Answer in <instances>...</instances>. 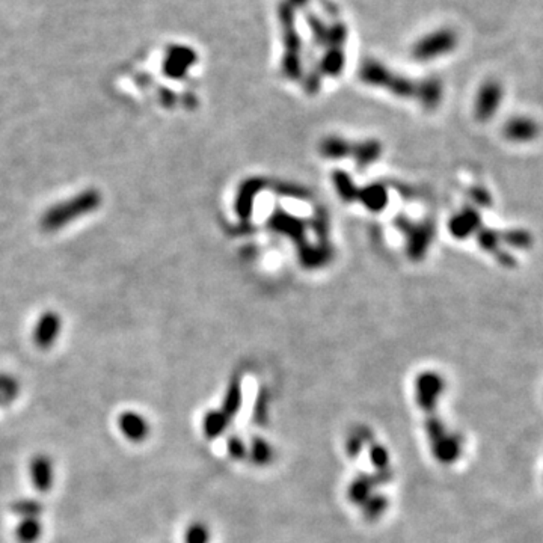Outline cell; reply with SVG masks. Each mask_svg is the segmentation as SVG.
<instances>
[{"label":"cell","mask_w":543,"mask_h":543,"mask_svg":"<svg viewBox=\"0 0 543 543\" xmlns=\"http://www.w3.org/2000/svg\"><path fill=\"white\" fill-rule=\"evenodd\" d=\"M504 134L513 142H530L539 136V125L531 118L514 116L504 125Z\"/></svg>","instance_id":"2"},{"label":"cell","mask_w":543,"mask_h":543,"mask_svg":"<svg viewBox=\"0 0 543 543\" xmlns=\"http://www.w3.org/2000/svg\"><path fill=\"white\" fill-rule=\"evenodd\" d=\"M503 102V88L496 80H489L480 88L477 102H475V112L480 120H489L494 116Z\"/></svg>","instance_id":"1"},{"label":"cell","mask_w":543,"mask_h":543,"mask_svg":"<svg viewBox=\"0 0 543 543\" xmlns=\"http://www.w3.org/2000/svg\"><path fill=\"white\" fill-rule=\"evenodd\" d=\"M478 225V216L474 212H466L464 214L457 216V219L452 222V233L457 237H465L471 231H473Z\"/></svg>","instance_id":"3"},{"label":"cell","mask_w":543,"mask_h":543,"mask_svg":"<svg viewBox=\"0 0 543 543\" xmlns=\"http://www.w3.org/2000/svg\"><path fill=\"white\" fill-rule=\"evenodd\" d=\"M498 243H500V239H498V234L494 231H483L482 235H480V244L487 251H496Z\"/></svg>","instance_id":"6"},{"label":"cell","mask_w":543,"mask_h":543,"mask_svg":"<svg viewBox=\"0 0 543 543\" xmlns=\"http://www.w3.org/2000/svg\"><path fill=\"white\" fill-rule=\"evenodd\" d=\"M123 430L129 438L139 439L143 436L145 424L138 415H125L123 418Z\"/></svg>","instance_id":"4"},{"label":"cell","mask_w":543,"mask_h":543,"mask_svg":"<svg viewBox=\"0 0 543 543\" xmlns=\"http://www.w3.org/2000/svg\"><path fill=\"white\" fill-rule=\"evenodd\" d=\"M504 239H505V243H509V244H512V246L519 248V249L528 248L531 244V235L524 230L509 231L504 235Z\"/></svg>","instance_id":"5"},{"label":"cell","mask_w":543,"mask_h":543,"mask_svg":"<svg viewBox=\"0 0 543 543\" xmlns=\"http://www.w3.org/2000/svg\"><path fill=\"white\" fill-rule=\"evenodd\" d=\"M204 536H205L204 530L195 527L194 530H190V531H189V539H187V542H189V543H203V542H204Z\"/></svg>","instance_id":"7"}]
</instances>
